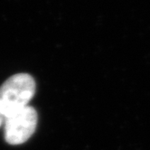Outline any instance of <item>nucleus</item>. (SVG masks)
<instances>
[{"label":"nucleus","instance_id":"f257e3e1","mask_svg":"<svg viewBox=\"0 0 150 150\" xmlns=\"http://www.w3.org/2000/svg\"><path fill=\"white\" fill-rule=\"evenodd\" d=\"M35 92V81L31 75H13L0 87V115L7 117L28 106Z\"/></svg>","mask_w":150,"mask_h":150},{"label":"nucleus","instance_id":"f03ea898","mask_svg":"<svg viewBox=\"0 0 150 150\" xmlns=\"http://www.w3.org/2000/svg\"><path fill=\"white\" fill-rule=\"evenodd\" d=\"M37 125V113L26 106L6 117L5 137L10 145L23 144L32 137Z\"/></svg>","mask_w":150,"mask_h":150},{"label":"nucleus","instance_id":"7ed1b4c3","mask_svg":"<svg viewBox=\"0 0 150 150\" xmlns=\"http://www.w3.org/2000/svg\"><path fill=\"white\" fill-rule=\"evenodd\" d=\"M0 123H1V120H0Z\"/></svg>","mask_w":150,"mask_h":150}]
</instances>
